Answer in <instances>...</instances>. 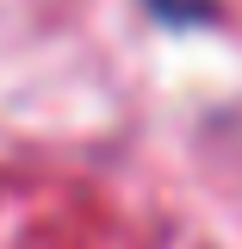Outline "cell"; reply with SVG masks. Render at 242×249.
Instances as JSON below:
<instances>
[{
  "label": "cell",
  "mask_w": 242,
  "mask_h": 249,
  "mask_svg": "<svg viewBox=\"0 0 242 249\" xmlns=\"http://www.w3.org/2000/svg\"><path fill=\"white\" fill-rule=\"evenodd\" d=\"M161 25H205V19H217L211 0H143Z\"/></svg>",
  "instance_id": "6da1fadb"
}]
</instances>
